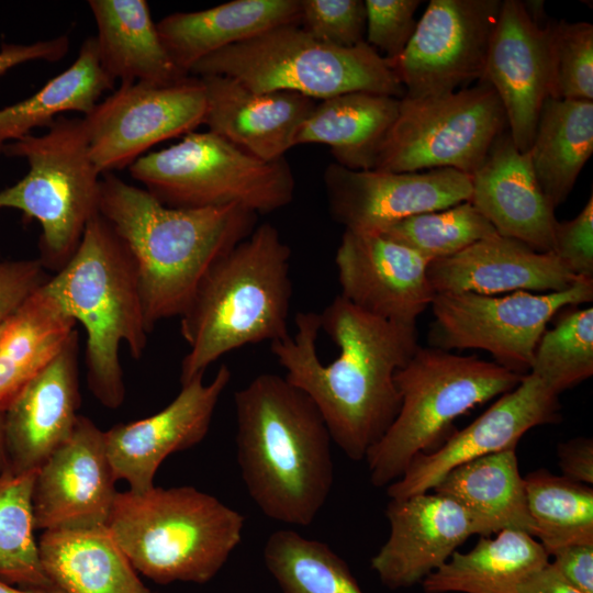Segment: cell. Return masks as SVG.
Returning <instances> with one entry per match:
<instances>
[{"mask_svg":"<svg viewBox=\"0 0 593 593\" xmlns=\"http://www.w3.org/2000/svg\"><path fill=\"white\" fill-rule=\"evenodd\" d=\"M552 566L582 593H593V542L574 544L552 551Z\"/></svg>","mask_w":593,"mask_h":593,"instance_id":"f6af8a7d","label":"cell"},{"mask_svg":"<svg viewBox=\"0 0 593 593\" xmlns=\"http://www.w3.org/2000/svg\"><path fill=\"white\" fill-rule=\"evenodd\" d=\"M199 376L181 385L178 395L156 414L120 423L104 432L107 454L116 480L143 493L171 454L200 444L209 433L219 401L228 387L231 369L221 365L209 383Z\"/></svg>","mask_w":593,"mask_h":593,"instance_id":"ac0fdd59","label":"cell"},{"mask_svg":"<svg viewBox=\"0 0 593 593\" xmlns=\"http://www.w3.org/2000/svg\"><path fill=\"white\" fill-rule=\"evenodd\" d=\"M38 548L46 575L64 593H157L141 581L107 526L43 532Z\"/></svg>","mask_w":593,"mask_h":593,"instance_id":"f1b7e54d","label":"cell"},{"mask_svg":"<svg viewBox=\"0 0 593 593\" xmlns=\"http://www.w3.org/2000/svg\"><path fill=\"white\" fill-rule=\"evenodd\" d=\"M299 22L300 0H233L206 10L171 13L156 26L175 64L189 75L210 54Z\"/></svg>","mask_w":593,"mask_h":593,"instance_id":"484cf974","label":"cell"},{"mask_svg":"<svg viewBox=\"0 0 593 593\" xmlns=\"http://www.w3.org/2000/svg\"><path fill=\"white\" fill-rule=\"evenodd\" d=\"M480 81L500 98L516 147L528 152L542 104L551 98L552 72L547 23H535L522 1H502Z\"/></svg>","mask_w":593,"mask_h":593,"instance_id":"ffe728a7","label":"cell"},{"mask_svg":"<svg viewBox=\"0 0 593 593\" xmlns=\"http://www.w3.org/2000/svg\"><path fill=\"white\" fill-rule=\"evenodd\" d=\"M49 277L38 258L0 260V323Z\"/></svg>","mask_w":593,"mask_h":593,"instance_id":"ee69618b","label":"cell"},{"mask_svg":"<svg viewBox=\"0 0 593 593\" xmlns=\"http://www.w3.org/2000/svg\"><path fill=\"white\" fill-rule=\"evenodd\" d=\"M435 293L559 292L581 278L572 275L552 253L499 234L481 239L458 254L428 264Z\"/></svg>","mask_w":593,"mask_h":593,"instance_id":"d4e9b609","label":"cell"},{"mask_svg":"<svg viewBox=\"0 0 593 593\" xmlns=\"http://www.w3.org/2000/svg\"><path fill=\"white\" fill-rule=\"evenodd\" d=\"M69 49L67 35L36 41L31 44L3 43L0 47V76L10 69L29 61L60 60Z\"/></svg>","mask_w":593,"mask_h":593,"instance_id":"bcb514c9","label":"cell"},{"mask_svg":"<svg viewBox=\"0 0 593 593\" xmlns=\"http://www.w3.org/2000/svg\"><path fill=\"white\" fill-rule=\"evenodd\" d=\"M550 557L530 535L503 529L456 551L421 583L425 593H519V585Z\"/></svg>","mask_w":593,"mask_h":593,"instance_id":"1f68e13d","label":"cell"},{"mask_svg":"<svg viewBox=\"0 0 593 593\" xmlns=\"http://www.w3.org/2000/svg\"><path fill=\"white\" fill-rule=\"evenodd\" d=\"M506 127L502 102L484 81L440 96L403 97L374 170L452 168L471 175Z\"/></svg>","mask_w":593,"mask_h":593,"instance_id":"8fae6325","label":"cell"},{"mask_svg":"<svg viewBox=\"0 0 593 593\" xmlns=\"http://www.w3.org/2000/svg\"><path fill=\"white\" fill-rule=\"evenodd\" d=\"M36 471L0 474V579L21 588L54 585L35 539L33 488Z\"/></svg>","mask_w":593,"mask_h":593,"instance_id":"8d00e7d4","label":"cell"},{"mask_svg":"<svg viewBox=\"0 0 593 593\" xmlns=\"http://www.w3.org/2000/svg\"><path fill=\"white\" fill-rule=\"evenodd\" d=\"M189 75L225 76L255 92L290 91L316 101L355 91L405 96L391 61L366 41L339 47L314 38L299 24L277 26L210 54Z\"/></svg>","mask_w":593,"mask_h":593,"instance_id":"ba28073f","label":"cell"},{"mask_svg":"<svg viewBox=\"0 0 593 593\" xmlns=\"http://www.w3.org/2000/svg\"><path fill=\"white\" fill-rule=\"evenodd\" d=\"M332 217L353 233H380L409 216L467 202L471 177L452 168L414 172L353 170L332 163L324 171Z\"/></svg>","mask_w":593,"mask_h":593,"instance_id":"9a60e30c","label":"cell"},{"mask_svg":"<svg viewBox=\"0 0 593 593\" xmlns=\"http://www.w3.org/2000/svg\"><path fill=\"white\" fill-rule=\"evenodd\" d=\"M557 457L561 475L592 486L593 440L591 437H575L560 443L557 447Z\"/></svg>","mask_w":593,"mask_h":593,"instance_id":"7dc6e473","label":"cell"},{"mask_svg":"<svg viewBox=\"0 0 593 593\" xmlns=\"http://www.w3.org/2000/svg\"><path fill=\"white\" fill-rule=\"evenodd\" d=\"M101 67L115 82L166 85L189 75L164 46L145 0H90Z\"/></svg>","mask_w":593,"mask_h":593,"instance_id":"4316f807","label":"cell"},{"mask_svg":"<svg viewBox=\"0 0 593 593\" xmlns=\"http://www.w3.org/2000/svg\"><path fill=\"white\" fill-rule=\"evenodd\" d=\"M205 115L199 77L172 83H120L83 115L91 160L100 175L130 167L154 145L193 132Z\"/></svg>","mask_w":593,"mask_h":593,"instance_id":"4fadbf2b","label":"cell"},{"mask_svg":"<svg viewBox=\"0 0 593 593\" xmlns=\"http://www.w3.org/2000/svg\"><path fill=\"white\" fill-rule=\"evenodd\" d=\"M290 259L279 231L264 223L212 265L179 316L189 346L181 385L230 351L290 335Z\"/></svg>","mask_w":593,"mask_h":593,"instance_id":"277c9868","label":"cell"},{"mask_svg":"<svg viewBox=\"0 0 593 593\" xmlns=\"http://www.w3.org/2000/svg\"><path fill=\"white\" fill-rule=\"evenodd\" d=\"M128 169L156 200L177 209L236 204L259 215L288 205L295 188L286 158L261 160L210 131L190 132Z\"/></svg>","mask_w":593,"mask_h":593,"instance_id":"30bf717a","label":"cell"},{"mask_svg":"<svg viewBox=\"0 0 593 593\" xmlns=\"http://www.w3.org/2000/svg\"><path fill=\"white\" fill-rule=\"evenodd\" d=\"M98 211L134 257L148 333L184 312L208 270L258 219L236 204L169 208L113 172L101 175Z\"/></svg>","mask_w":593,"mask_h":593,"instance_id":"3957f363","label":"cell"},{"mask_svg":"<svg viewBox=\"0 0 593 593\" xmlns=\"http://www.w3.org/2000/svg\"><path fill=\"white\" fill-rule=\"evenodd\" d=\"M240 475L270 519L309 526L334 483L332 438L312 400L276 373L234 393Z\"/></svg>","mask_w":593,"mask_h":593,"instance_id":"7a4b0ae2","label":"cell"},{"mask_svg":"<svg viewBox=\"0 0 593 593\" xmlns=\"http://www.w3.org/2000/svg\"><path fill=\"white\" fill-rule=\"evenodd\" d=\"M44 284L0 323L1 412L58 355L76 329L77 323Z\"/></svg>","mask_w":593,"mask_h":593,"instance_id":"f546056e","label":"cell"},{"mask_svg":"<svg viewBox=\"0 0 593 593\" xmlns=\"http://www.w3.org/2000/svg\"><path fill=\"white\" fill-rule=\"evenodd\" d=\"M389 537L371 558V569L390 590L421 584L471 536L482 530L449 496L425 492L387 504Z\"/></svg>","mask_w":593,"mask_h":593,"instance_id":"44dd1931","label":"cell"},{"mask_svg":"<svg viewBox=\"0 0 593 593\" xmlns=\"http://www.w3.org/2000/svg\"><path fill=\"white\" fill-rule=\"evenodd\" d=\"M432 491L449 496L465 507L481 527L482 537L503 529L519 530L534 537L516 449L462 463Z\"/></svg>","mask_w":593,"mask_h":593,"instance_id":"4dcf8cb0","label":"cell"},{"mask_svg":"<svg viewBox=\"0 0 593 593\" xmlns=\"http://www.w3.org/2000/svg\"><path fill=\"white\" fill-rule=\"evenodd\" d=\"M419 0H366V43L389 60L407 46L416 22Z\"/></svg>","mask_w":593,"mask_h":593,"instance_id":"b9f144b4","label":"cell"},{"mask_svg":"<svg viewBox=\"0 0 593 593\" xmlns=\"http://www.w3.org/2000/svg\"><path fill=\"white\" fill-rule=\"evenodd\" d=\"M294 324V335L271 343L283 377L315 404L332 441L366 459L400 410L394 374L418 348L416 325L373 316L340 294L321 313H296Z\"/></svg>","mask_w":593,"mask_h":593,"instance_id":"6da1fadb","label":"cell"},{"mask_svg":"<svg viewBox=\"0 0 593 593\" xmlns=\"http://www.w3.org/2000/svg\"><path fill=\"white\" fill-rule=\"evenodd\" d=\"M559 394L532 373L501 395L484 413L461 430H455L438 448L415 456L401 478L387 486L390 499L400 500L432 491L456 467L477 458L516 449L529 429L561 421Z\"/></svg>","mask_w":593,"mask_h":593,"instance_id":"2e32d148","label":"cell"},{"mask_svg":"<svg viewBox=\"0 0 593 593\" xmlns=\"http://www.w3.org/2000/svg\"><path fill=\"white\" fill-rule=\"evenodd\" d=\"M552 254L578 278L593 280V197L572 220L559 222Z\"/></svg>","mask_w":593,"mask_h":593,"instance_id":"7bdbcfd3","label":"cell"},{"mask_svg":"<svg viewBox=\"0 0 593 593\" xmlns=\"http://www.w3.org/2000/svg\"><path fill=\"white\" fill-rule=\"evenodd\" d=\"M244 527L238 511L190 485L119 492L107 524L134 569L160 584L212 580Z\"/></svg>","mask_w":593,"mask_h":593,"instance_id":"8992f818","label":"cell"},{"mask_svg":"<svg viewBox=\"0 0 593 593\" xmlns=\"http://www.w3.org/2000/svg\"><path fill=\"white\" fill-rule=\"evenodd\" d=\"M522 378L474 355L418 346L394 374L401 405L366 456L370 482L382 488L401 478L415 456L435 450L455 432L459 416L513 390Z\"/></svg>","mask_w":593,"mask_h":593,"instance_id":"52a82bcc","label":"cell"},{"mask_svg":"<svg viewBox=\"0 0 593 593\" xmlns=\"http://www.w3.org/2000/svg\"><path fill=\"white\" fill-rule=\"evenodd\" d=\"M534 538L548 556L574 544L593 542V488L541 468L524 477Z\"/></svg>","mask_w":593,"mask_h":593,"instance_id":"e575fe53","label":"cell"},{"mask_svg":"<svg viewBox=\"0 0 593 593\" xmlns=\"http://www.w3.org/2000/svg\"><path fill=\"white\" fill-rule=\"evenodd\" d=\"M519 593H582L549 562L532 572L519 585Z\"/></svg>","mask_w":593,"mask_h":593,"instance_id":"c3c4849f","label":"cell"},{"mask_svg":"<svg viewBox=\"0 0 593 593\" xmlns=\"http://www.w3.org/2000/svg\"><path fill=\"white\" fill-rule=\"evenodd\" d=\"M104 432L79 416L70 438L37 469L35 528L42 532L107 526L119 491Z\"/></svg>","mask_w":593,"mask_h":593,"instance_id":"e0dca14e","label":"cell"},{"mask_svg":"<svg viewBox=\"0 0 593 593\" xmlns=\"http://www.w3.org/2000/svg\"><path fill=\"white\" fill-rule=\"evenodd\" d=\"M299 25L323 43L339 47L356 46L365 42V1L300 0Z\"/></svg>","mask_w":593,"mask_h":593,"instance_id":"60d3db41","label":"cell"},{"mask_svg":"<svg viewBox=\"0 0 593 593\" xmlns=\"http://www.w3.org/2000/svg\"><path fill=\"white\" fill-rule=\"evenodd\" d=\"M562 313L540 337L528 372L558 394L593 374V307Z\"/></svg>","mask_w":593,"mask_h":593,"instance_id":"74e56055","label":"cell"},{"mask_svg":"<svg viewBox=\"0 0 593 593\" xmlns=\"http://www.w3.org/2000/svg\"><path fill=\"white\" fill-rule=\"evenodd\" d=\"M44 287L86 331L90 392L103 406L118 409L125 398L121 345L139 359L149 334L130 248L98 212L70 260Z\"/></svg>","mask_w":593,"mask_h":593,"instance_id":"5b68a950","label":"cell"},{"mask_svg":"<svg viewBox=\"0 0 593 593\" xmlns=\"http://www.w3.org/2000/svg\"><path fill=\"white\" fill-rule=\"evenodd\" d=\"M592 300L593 280L589 279H579L567 290L544 294L435 293L428 342L432 347L447 351L485 350L500 366L524 376L530 370L548 322L562 309Z\"/></svg>","mask_w":593,"mask_h":593,"instance_id":"7c38bea8","label":"cell"},{"mask_svg":"<svg viewBox=\"0 0 593 593\" xmlns=\"http://www.w3.org/2000/svg\"><path fill=\"white\" fill-rule=\"evenodd\" d=\"M400 100L355 91L317 101L300 126L294 146L323 144L335 163L353 170L374 169L380 148L395 122Z\"/></svg>","mask_w":593,"mask_h":593,"instance_id":"83f0119b","label":"cell"},{"mask_svg":"<svg viewBox=\"0 0 593 593\" xmlns=\"http://www.w3.org/2000/svg\"><path fill=\"white\" fill-rule=\"evenodd\" d=\"M550 42L551 98L593 100V25L547 22Z\"/></svg>","mask_w":593,"mask_h":593,"instance_id":"ab89813d","label":"cell"},{"mask_svg":"<svg viewBox=\"0 0 593 593\" xmlns=\"http://www.w3.org/2000/svg\"><path fill=\"white\" fill-rule=\"evenodd\" d=\"M8 469L3 412L0 411V474Z\"/></svg>","mask_w":593,"mask_h":593,"instance_id":"f907efd6","label":"cell"},{"mask_svg":"<svg viewBox=\"0 0 593 593\" xmlns=\"http://www.w3.org/2000/svg\"><path fill=\"white\" fill-rule=\"evenodd\" d=\"M0 593H64L55 585L45 588H21L0 579Z\"/></svg>","mask_w":593,"mask_h":593,"instance_id":"681fc988","label":"cell"},{"mask_svg":"<svg viewBox=\"0 0 593 593\" xmlns=\"http://www.w3.org/2000/svg\"><path fill=\"white\" fill-rule=\"evenodd\" d=\"M470 177L469 202L499 235L540 253L552 251L555 209L536 180L529 153L521 152L508 132L496 138Z\"/></svg>","mask_w":593,"mask_h":593,"instance_id":"603a6c76","label":"cell"},{"mask_svg":"<svg viewBox=\"0 0 593 593\" xmlns=\"http://www.w3.org/2000/svg\"><path fill=\"white\" fill-rule=\"evenodd\" d=\"M80 407L79 333L3 412L8 469L37 470L72 435Z\"/></svg>","mask_w":593,"mask_h":593,"instance_id":"7402d4cb","label":"cell"},{"mask_svg":"<svg viewBox=\"0 0 593 593\" xmlns=\"http://www.w3.org/2000/svg\"><path fill=\"white\" fill-rule=\"evenodd\" d=\"M114 83L101 67L96 37L86 38L67 69L31 97L0 109V154L32 130L49 127L61 113L89 114Z\"/></svg>","mask_w":593,"mask_h":593,"instance_id":"836d02e7","label":"cell"},{"mask_svg":"<svg viewBox=\"0 0 593 593\" xmlns=\"http://www.w3.org/2000/svg\"><path fill=\"white\" fill-rule=\"evenodd\" d=\"M593 152V101L548 98L528 150L536 180L553 209L572 191Z\"/></svg>","mask_w":593,"mask_h":593,"instance_id":"d6a6232c","label":"cell"},{"mask_svg":"<svg viewBox=\"0 0 593 593\" xmlns=\"http://www.w3.org/2000/svg\"><path fill=\"white\" fill-rule=\"evenodd\" d=\"M428 264L380 233L345 231L335 255L343 298L373 316L410 326L435 296Z\"/></svg>","mask_w":593,"mask_h":593,"instance_id":"d6986e66","label":"cell"},{"mask_svg":"<svg viewBox=\"0 0 593 593\" xmlns=\"http://www.w3.org/2000/svg\"><path fill=\"white\" fill-rule=\"evenodd\" d=\"M500 0H432L391 66L407 98L454 92L480 81Z\"/></svg>","mask_w":593,"mask_h":593,"instance_id":"5bb4252c","label":"cell"},{"mask_svg":"<svg viewBox=\"0 0 593 593\" xmlns=\"http://www.w3.org/2000/svg\"><path fill=\"white\" fill-rule=\"evenodd\" d=\"M209 131L266 161L284 158L316 100L290 92H255L225 76L199 77Z\"/></svg>","mask_w":593,"mask_h":593,"instance_id":"cb8c5ba5","label":"cell"},{"mask_svg":"<svg viewBox=\"0 0 593 593\" xmlns=\"http://www.w3.org/2000/svg\"><path fill=\"white\" fill-rule=\"evenodd\" d=\"M380 234L415 250L428 262L451 257L496 233L469 201L403 219Z\"/></svg>","mask_w":593,"mask_h":593,"instance_id":"f35d334b","label":"cell"},{"mask_svg":"<svg viewBox=\"0 0 593 593\" xmlns=\"http://www.w3.org/2000/svg\"><path fill=\"white\" fill-rule=\"evenodd\" d=\"M264 560L282 593H363L348 564L327 544L291 528L268 537Z\"/></svg>","mask_w":593,"mask_h":593,"instance_id":"d590c367","label":"cell"},{"mask_svg":"<svg viewBox=\"0 0 593 593\" xmlns=\"http://www.w3.org/2000/svg\"><path fill=\"white\" fill-rule=\"evenodd\" d=\"M2 154L26 159V175L0 191V209H15L42 226L37 257L46 270L59 271L98 213L101 175L90 154L83 118L58 116L42 135L29 134Z\"/></svg>","mask_w":593,"mask_h":593,"instance_id":"9c48e42d","label":"cell"}]
</instances>
